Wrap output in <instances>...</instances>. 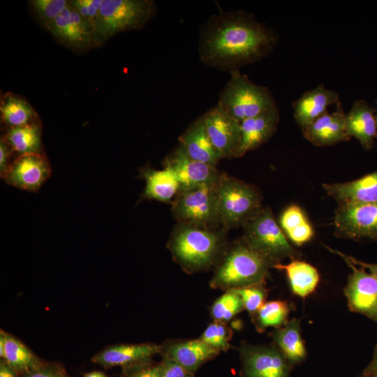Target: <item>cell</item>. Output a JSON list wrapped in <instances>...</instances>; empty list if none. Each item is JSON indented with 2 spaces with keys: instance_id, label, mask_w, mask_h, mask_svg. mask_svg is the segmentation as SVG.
Segmentation results:
<instances>
[{
  "instance_id": "6da1fadb",
  "label": "cell",
  "mask_w": 377,
  "mask_h": 377,
  "mask_svg": "<svg viewBox=\"0 0 377 377\" xmlns=\"http://www.w3.org/2000/svg\"><path fill=\"white\" fill-rule=\"evenodd\" d=\"M278 35L243 10L212 15L201 27L198 38L200 61L220 71H239L272 53Z\"/></svg>"
},
{
  "instance_id": "7a4b0ae2",
  "label": "cell",
  "mask_w": 377,
  "mask_h": 377,
  "mask_svg": "<svg viewBox=\"0 0 377 377\" xmlns=\"http://www.w3.org/2000/svg\"><path fill=\"white\" fill-rule=\"evenodd\" d=\"M226 231L178 223L171 233L168 248L175 261L187 272L205 269L221 256Z\"/></svg>"
},
{
  "instance_id": "3957f363",
  "label": "cell",
  "mask_w": 377,
  "mask_h": 377,
  "mask_svg": "<svg viewBox=\"0 0 377 377\" xmlns=\"http://www.w3.org/2000/svg\"><path fill=\"white\" fill-rule=\"evenodd\" d=\"M271 267V263L242 239L223 257L210 286L230 290L264 283Z\"/></svg>"
},
{
  "instance_id": "277c9868",
  "label": "cell",
  "mask_w": 377,
  "mask_h": 377,
  "mask_svg": "<svg viewBox=\"0 0 377 377\" xmlns=\"http://www.w3.org/2000/svg\"><path fill=\"white\" fill-rule=\"evenodd\" d=\"M156 12L152 0H103L93 32L94 47L119 33L142 29Z\"/></svg>"
},
{
  "instance_id": "5b68a950",
  "label": "cell",
  "mask_w": 377,
  "mask_h": 377,
  "mask_svg": "<svg viewBox=\"0 0 377 377\" xmlns=\"http://www.w3.org/2000/svg\"><path fill=\"white\" fill-rule=\"evenodd\" d=\"M217 205L222 228L242 227L263 207L260 190L254 185L221 172L216 184Z\"/></svg>"
},
{
  "instance_id": "8992f818",
  "label": "cell",
  "mask_w": 377,
  "mask_h": 377,
  "mask_svg": "<svg viewBox=\"0 0 377 377\" xmlns=\"http://www.w3.org/2000/svg\"><path fill=\"white\" fill-rule=\"evenodd\" d=\"M230 74V77L221 91L217 103L228 115L241 123L276 105L267 87L253 82L239 71Z\"/></svg>"
},
{
  "instance_id": "52a82bcc",
  "label": "cell",
  "mask_w": 377,
  "mask_h": 377,
  "mask_svg": "<svg viewBox=\"0 0 377 377\" xmlns=\"http://www.w3.org/2000/svg\"><path fill=\"white\" fill-rule=\"evenodd\" d=\"M244 242L267 259L273 267L285 258L299 259L301 253L288 242L272 209H262L243 226Z\"/></svg>"
},
{
  "instance_id": "ba28073f",
  "label": "cell",
  "mask_w": 377,
  "mask_h": 377,
  "mask_svg": "<svg viewBox=\"0 0 377 377\" xmlns=\"http://www.w3.org/2000/svg\"><path fill=\"white\" fill-rule=\"evenodd\" d=\"M216 184L180 191L171 202L179 223L205 228H223L218 211Z\"/></svg>"
},
{
  "instance_id": "9c48e42d",
  "label": "cell",
  "mask_w": 377,
  "mask_h": 377,
  "mask_svg": "<svg viewBox=\"0 0 377 377\" xmlns=\"http://www.w3.org/2000/svg\"><path fill=\"white\" fill-rule=\"evenodd\" d=\"M333 224L337 237L377 243V201L338 203Z\"/></svg>"
},
{
  "instance_id": "30bf717a",
  "label": "cell",
  "mask_w": 377,
  "mask_h": 377,
  "mask_svg": "<svg viewBox=\"0 0 377 377\" xmlns=\"http://www.w3.org/2000/svg\"><path fill=\"white\" fill-rule=\"evenodd\" d=\"M244 377H289L290 363L277 346L241 347Z\"/></svg>"
},
{
  "instance_id": "8fae6325",
  "label": "cell",
  "mask_w": 377,
  "mask_h": 377,
  "mask_svg": "<svg viewBox=\"0 0 377 377\" xmlns=\"http://www.w3.org/2000/svg\"><path fill=\"white\" fill-rule=\"evenodd\" d=\"M344 261L352 270L344 289L349 309L377 323V279L366 269Z\"/></svg>"
},
{
  "instance_id": "7c38bea8",
  "label": "cell",
  "mask_w": 377,
  "mask_h": 377,
  "mask_svg": "<svg viewBox=\"0 0 377 377\" xmlns=\"http://www.w3.org/2000/svg\"><path fill=\"white\" fill-rule=\"evenodd\" d=\"M164 167L175 174L179 192L214 184L221 174L216 167L192 159L180 145L166 156Z\"/></svg>"
},
{
  "instance_id": "4fadbf2b",
  "label": "cell",
  "mask_w": 377,
  "mask_h": 377,
  "mask_svg": "<svg viewBox=\"0 0 377 377\" xmlns=\"http://www.w3.org/2000/svg\"><path fill=\"white\" fill-rule=\"evenodd\" d=\"M202 117L210 140L221 158L237 157L241 141L240 123L217 105L209 108Z\"/></svg>"
},
{
  "instance_id": "5bb4252c",
  "label": "cell",
  "mask_w": 377,
  "mask_h": 377,
  "mask_svg": "<svg viewBox=\"0 0 377 377\" xmlns=\"http://www.w3.org/2000/svg\"><path fill=\"white\" fill-rule=\"evenodd\" d=\"M47 31L75 52H84L94 47L92 28L71 6L70 1Z\"/></svg>"
},
{
  "instance_id": "9a60e30c",
  "label": "cell",
  "mask_w": 377,
  "mask_h": 377,
  "mask_svg": "<svg viewBox=\"0 0 377 377\" xmlns=\"http://www.w3.org/2000/svg\"><path fill=\"white\" fill-rule=\"evenodd\" d=\"M48 160L42 154L15 156L3 179L17 188L37 191L51 174Z\"/></svg>"
},
{
  "instance_id": "2e32d148",
  "label": "cell",
  "mask_w": 377,
  "mask_h": 377,
  "mask_svg": "<svg viewBox=\"0 0 377 377\" xmlns=\"http://www.w3.org/2000/svg\"><path fill=\"white\" fill-rule=\"evenodd\" d=\"M345 114L341 102L338 103L335 111L326 112L301 128L304 138L318 147L332 146L350 140L351 138L347 132Z\"/></svg>"
},
{
  "instance_id": "e0dca14e",
  "label": "cell",
  "mask_w": 377,
  "mask_h": 377,
  "mask_svg": "<svg viewBox=\"0 0 377 377\" xmlns=\"http://www.w3.org/2000/svg\"><path fill=\"white\" fill-rule=\"evenodd\" d=\"M279 118V109L276 105L242 121L241 141L237 157H241L267 142L276 132Z\"/></svg>"
},
{
  "instance_id": "ac0fdd59",
  "label": "cell",
  "mask_w": 377,
  "mask_h": 377,
  "mask_svg": "<svg viewBox=\"0 0 377 377\" xmlns=\"http://www.w3.org/2000/svg\"><path fill=\"white\" fill-rule=\"evenodd\" d=\"M340 102L339 94L324 84L306 91L292 103L293 117L302 128L327 112L328 108Z\"/></svg>"
},
{
  "instance_id": "d6986e66",
  "label": "cell",
  "mask_w": 377,
  "mask_h": 377,
  "mask_svg": "<svg viewBox=\"0 0 377 377\" xmlns=\"http://www.w3.org/2000/svg\"><path fill=\"white\" fill-rule=\"evenodd\" d=\"M348 134L365 150L373 149L377 138L376 110L363 99L355 100L345 114Z\"/></svg>"
},
{
  "instance_id": "ffe728a7",
  "label": "cell",
  "mask_w": 377,
  "mask_h": 377,
  "mask_svg": "<svg viewBox=\"0 0 377 377\" xmlns=\"http://www.w3.org/2000/svg\"><path fill=\"white\" fill-rule=\"evenodd\" d=\"M178 140L185 152L193 160L216 167L222 159L210 140L202 115L191 122Z\"/></svg>"
},
{
  "instance_id": "44dd1931",
  "label": "cell",
  "mask_w": 377,
  "mask_h": 377,
  "mask_svg": "<svg viewBox=\"0 0 377 377\" xmlns=\"http://www.w3.org/2000/svg\"><path fill=\"white\" fill-rule=\"evenodd\" d=\"M162 346L154 343L120 344L106 348L92 357L94 363L105 368L126 367L150 360L162 351Z\"/></svg>"
},
{
  "instance_id": "7402d4cb",
  "label": "cell",
  "mask_w": 377,
  "mask_h": 377,
  "mask_svg": "<svg viewBox=\"0 0 377 377\" xmlns=\"http://www.w3.org/2000/svg\"><path fill=\"white\" fill-rule=\"evenodd\" d=\"M323 188L338 203L377 201V170L350 182L324 183Z\"/></svg>"
},
{
  "instance_id": "603a6c76",
  "label": "cell",
  "mask_w": 377,
  "mask_h": 377,
  "mask_svg": "<svg viewBox=\"0 0 377 377\" xmlns=\"http://www.w3.org/2000/svg\"><path fill=\"white\" fill-rule=\"evenodd\" d=\"M219 352L202 340L195 339L170 344L164 352V357L170 358L194 374L201 365L216 356Z\"/></svg>"
},
{
  "instance_id": "cb8c5ba5",
  "label": "cell",
  "mask_w": 377,
  "mask_h": 377,
  "mask_svg": "<svg viewBox=\"0 0 377 377\" xmlns=\"http://www.w3.org/2000/svg\"><path fill=\"white\" fill-rule=\"evenodd\" d=\"M145 181L142 198L171 203L179 191L178 179L172 170L164 167L163 170L145 168L141 170Z\"/></svg>"
},
{
  "instance_id": "d4e9b609",
  "label": "cell",
  "mask_w": 377,
  "mask_h": 377,
  "mask_svg": "<svg viewBox=\"0 0 377 377\" xmlns=\"http://www.w3.org/2000/svg\"><path fill=\"white\" fill-rule=\"evenodd\" d=\"M274 268L286 272L292 291L302 298L313 293L320 281L317 269L299 259L291 260L288 264L279 263Z\"/></svg>"
},
{
  "instance_id": "484cf974",
  "label": "cell",
  "mask_w": 377,
  "mask_h": 377,
  "mask_svg": "<svg viewBox=\"0 0 377 377\" xmlns=\"http://www.w3.org/2000/svg\"><path fill=\"white\" fill-rule=\"evenodd\" d=\"M0 114L7 128L40 123L32 106L24 98L10 92L1 96Z\"/></svg>"
},
{
  "instance_id": "4316f807",
  "label": "cell",
  "mask_w": 377,
  "mask_h": 377,
  "mask_svg": "<svg viewBox=\"0 0 377 377\" xmlns=\"http://www.w3.org/2000/svg\"><path fill=\"white\" fill-rule=\"evenodd\" d=\"M277 348L290 364L302 361L306 356V348L301 335L300 321L293 318L277 328L272 334Z\"/></svg>"
},
{
  "instance_id": "83f0119b",
  "label": "cell",
  "mask_w": 377,
  "mask_h": 377,
  "mask_svg": "<svg viewBox=\"0 0 377 377\" xmlns=\"http://www.w3.org/2000/svg\"><path fill=\"white\" fill-rule=\"evenodd\" d=\"M41 132L40 123H36L7 128L1 138L16 156L24 154H42Z\"/></svg>"
},
{
  "instance_id": "f1b7e54d",
  "label": "cell",
  "mask_w": 377,
  "mask_h": 377,
  "mask_svg": "<svg viewBox=\"0 0 377 377\" xmlns=\"http://www.w3.org/2000/svg\"><path fill=\"white\" fill-rule=\"evenodd\" d=\"M4 348L1 358L17 373L24 374L40 362L19 339L4 332Z\"/></svg>"
},
{
  "instance_id": "f546056e",
  "label": "cell",
  "mask_w": 377,
  "mask_h": 377,
  "mask_svg": "<svg viewBox=\"0 0 377 377\" xmlns=\"http://www.w3.org/2000/svg\"><path fill=\"white\" fill-rule=\"evenodd\" d=\"M289 313L290 306L286 302L274 300L264 303L255 314L256 328L262 332L268 327H282L287 323Z\"/></svg>"
},
{
  "instance_id": "4dcf8cb0",
  "label": "cell",
  "mask_w": 377,
  "mask_h": 377,
  "mask_svg": "<svg viewBox=\"0 0 377 377\" xmlns=\"http://www.w3.org/2000/svg\"><path fill=\"white\" fill-rule=\"evenodd\" d=\"M244 309L240 296L234 289L228 290L215 301L211 308V315L216 321L230 320Z\"/></svg>"
},
{
  "instance_id": "1f68e13d",
  "label": "cell",
  "mask_w": 377,
  "mask_h": 377,
  "mask_svg": "<svg viewBox=\"0 0 377 377\" xmlns=\"http://www.w3.org/2000/svg\"><path fill=\"white\" fill-rule=\"evenodd\" d=\"M68 2L66 0H32L29 1V4L41 24L48 30Z\"/></svg>"
},
{
  "instance_id": "d6a6232c",
  "label": "cell",
  "mask_w": 377,
  "mask_h": 377,
  "mask_svg": "<svg viewBox=\"0 0 377 377\" xmlns=\"http://www.w3.org/2000/svg\"><path fill=\"white\" fill-rule=\"evenodd\" d=\"M232 332L223 322L215 320L202 333L200 340L219 351H226L229 347Z\"/></svg>"
},
{
  "instance_id": "836d02e7",
  "label": "cell",
  "mask_w": 377,
  "mask_h": 377,
  "mask_svg": "<svg viewBox=\"0 0 377 377\" xmlns=\"http://www.w3.org/2000/svg\"><path fill=\"white\" fill-rule=\"evenodd\" d=\"M263 283L234 289L240 296L244 309L255 315L264 304L267 296Z\"/></svg>"
},
{
  "instance_id": "e575fe53",
  "label": "cell",
  "mask_w": 377,
  "mask_h": 377,
  "mask_svg": "<svg viewBox=\"0 0 377 377\" xmlns=\"http://www.w3.org/2000/svg\"><path fill=\"white\" fill-rule=\"evenodd\" d=\"M308 221L303 209L297 205L286 207L279 219V225L285 235Z\"/></svg>"
},
{
  "instance_id": "d590c367",
  "label": "cell",
  "mask_w": 377,
  "mask_h": 377,
  "mask_svg": "<svg viewBox=\"0 0 377 377\" xmlns=\"http://www.w3.org/2000/svg\"><path fill=\"white\" fill-rule=\"evenodd\" d=\"M121 377H161V366L149 360L138 362L124 367Z\"/></svg>"
},
{
  "instance_id": "8d00e7d4",
  "label": "cell",
  "mask_w": 377,
  "mask_h": 377,
  "mask_svg": "<svg viewBox=\"0 0 377 377\" xmlns=\"http://www.w3.org/2000/svg\"><path fill=\"white\" fill-rule=\"evenodd\" d=\"M22 374V377H68L59 365L42 362Z\"/></svg>"
},
{
  "instance_id": "74e56055",
  "label": "cell",
  "mask_w": 377,
  "mask_h": 377,
  "mask_svg": "<svg viewBox=\"0 0 377 377\" xmlns=\"http://www.w3.org/2000/svg\"><path fill=\"white\" fill-rule=\"evenodd\" d=\"M286 235L294 244L302 246L313 237L314 230L312 225L308 220L290 231Z\"/></svg>"
},
{
  "instance_id": "f35d334b",
  "label": "cell",
  "mask_w": 377,
  "mask_h": 377,
  "mask_svg": "<svg viewBox=\"0 0 377 377\" xmlns=\"http://www.w3.org/2000/svg\"><path fill=\"white\" fill-rule=\"evenodd\" d=\"M160 364L161 377H193V374L169 357H163Z\"/></svg>"
},
{
  "instance_id": "ab89813d",
  "label": "cell",
  "mask_w": 377,
  "mask_h": 377,
  "mask_svg": "<svg viewBox=\"0 0 377 377\" xmlns=\"http://www.w3.org/2000/svg\"><path fill=\"white\" fill-rule=\"evenodd\" d=\"M13 154H14L11 149L1 138L0 141V176L2 179L5 177L10 165L13 161V160H11Z\"/></svg>"
},
{
  "instance_id": "60d3db41",
  "label": "cell",
  "mask_w": 377,
  "mask_h": 377,
  "mask_svg": "<svg viewBox=\"0 0 377 377\" xmlns=\"http://www.w3.org/2000/svg\"><path fill=\"white\" fill-rule=\"evenodd\" d=\"M326 248L332 253L339 256L343 260L348 261L355 265L362 267L367 269L371 274H372L377 279V264L365 263L364 261L355 258L350 256H348L345 253H343L342 252L337 249H331L330 247L327 246H326Z\"/></svg>"
},
{
  "instance_id": "b9f144b4",
  "label": "cell",
  "mask_w": 377,
  "mask_h": 377,
  "mask_svg": "<svg viewBox=\"0 0 377 377\" xmlns=\"http://www.w3.org/2000/svg\"><path fill=\"white\" fill-rule=\"evenodd\" d=\"M17 371L10 367L6 362H0V377H18Z\"/></svg>"
},
{
  "instance_id": "7bdbcfd3",
  "label": "cell",
  "mask_w": 377,
  "mask_h": 377,
  "mask_svg": "<svg viewBox=\"0 0 377 377\" xmlns=\"http://www.w3.org/2000/svg\"><path fill=\"white\" fill-rule=\"evenodd\" d=\"M364 374L369 376L377 374V344L374 350L373 358L365 369Z\"/></svg>"
},
{
  "instance_id": "ee69618b",
  "label": "cell",
  "mask_w": 377,
  "mask_h": 377,
  "mask_svg": "<svg viewBox=\"0 0 377 377\" xmlns=\"http://www.w3.org/2000/svg\"><path fill=\"white\" fill-rule=\"evenodd\" d=\"M84 377H108V376L105 374L101 371H94L86 373Z\"/></svg>"
},
{
  "instance_id": "f6af8a7d",
  "label": "cell",
  "mask_w": 377,
  "mask_h": 377,
  "mask_svg": "<svg viewBox=\"0 0 377 377\" xmlns=\"http://www.w3.org/2000/svg\"><path fill=\"white\" fill-rule=\"evenodd\" d=\"M376 124H377V99H376Z\"/></svg>"
},
{
  "instance_id": "bcb514c9",
  "label": "cell",
  "mask_w": 377,
  "mask_h": 377,
  "mask_svg": "<svg viewBox=\"0 0 377 377\" xmlns=\"http://www.w3.org/2000/svg\"><path fill=\"white\" fill-rule=\"evenodd\" d=\"M370 377H377V374H375V375L371 376H370Z\"/></svg>"
}]
</instances>
